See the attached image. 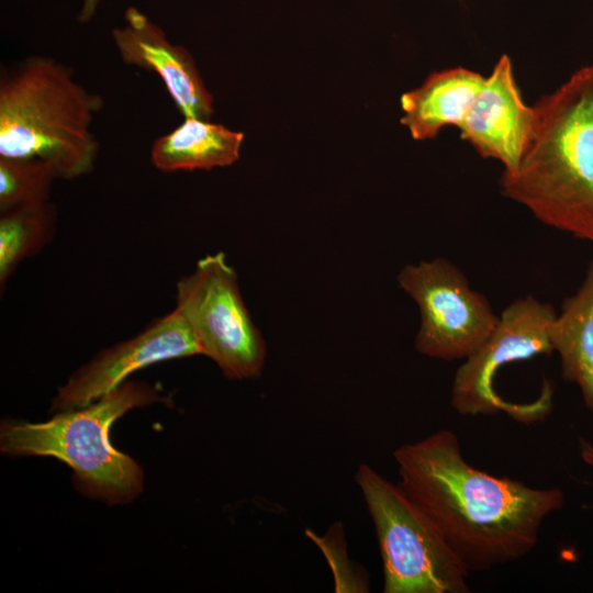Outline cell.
I'll list each match as a JSON object with an SVG mask.
<instances>
[{
  "instance_id": "obj_7",
  "label": "cell",
  "mask_w": 593,
  "mask_h": 593,
  "mask_svg": "<svg viewBox=\"0 0 593 593\" xmlns=\"http://www.w3.org/2000/svg\"><path fill=\"white\" fill-rule=\"evenodd\" d=\"M555 307L532 295L506 306L484 343L458 368L451 389V405L461 415H490L504 411L517 419L542 416L550 406V393L533 404H513L493 388L499 369L553 351L548 327L556 317Z\"/></svg>"
},
{
  "instance_id": "obj_13",
  "label": "cell",
  "mask_w": 593,
  "mask_h": 593,
  "mask_svg": "<svg viewBox=\"0 0 593 593\" xmlns=\"http://www.w3.org/2000/svg\"><path fill=\"white\" fill-rule=\"evenodd\" d=\"M243 141V133L224 125L184 118L181 124L154 141L150 161L163 172L225 167L238 159Z\"/></svg>"
},
{
  "instance_id": "obj_14",
  "label": "cell",
  "mask_w": 593,
  "mask_h": 593,
  "mask_svg": "<svg viewBox=\"0 0 593 593\" xmlns=\"http://www.w3.org/2000/svg\"><path fill=\"white\" fill-rule=\"evenodd\" d=\"M553 351L560 356L562 377L581 390L593 412V261L580 289L562 305L548 327Z\"/></svg>"
},
{
  "instance_id": "obj_10",
  "label": "cell",
  "mask_w": 593,
  "mask_h": 593,
  "mask_svg": "<svg viewBox=\"0 0 593 593\" xmlns=\"http://www.w3.org/2000/svg\"><path fill=\"white\" fill-rule=\"evenodd\" d=\"M534 122V108L523 101L512 59L503 54L484 77L458 128L461 139L481 157L495 159L502 163L504 171H513L522 159Z\"/></svg>"
},
{
  "instance_id": "obj_3",
  "label": "cell",
  "mask_w": 593,
  "mask_h": 593,
  "mask_svg": "<svg viewBox=\"0 0 593 593\" xmlns=\"http://www.w3.org/2000/svg\"><path fill=\"white\" fill-rule=\"evenodd\" d=\"M102 98L81 86L66 65L29 56L0 76V157L48 164L57 179L93 170L99 142L92 132Z\"/></svg>"
},
{
  "instance_id": "obj_9",
  "label": "cell",
  "mask_w": 593,
  "mask_h": 593,
  "mask_svg": "<svg viewBox=\"0 0 593 593\" xmlns=\"http://www.w3.org/2000/svg\"><path fill=\"white\" fill-rule=\"evenodd\" d=\"M202 355L183 317L174 310L136 336L99 351L58 388L53 411L86 406L114 390L135 371L157 362Z\"/></svg>"
},
{
  "instance_id": "obj_17",
  "label": "cell",
  "mask_w": 593,
  "mask_h": 593,
  "mask_svg": "<svg viewBox=\"0 0 593 593\" xmlns=\"http://www.w3.org/2000/svg\"><path fill=\"white\" fill-rule=\"evenodd\" d=\"M101 1L102 0H80L78 21L80 23L90 22L94 18Z\"/></svg>"
},
{
  "instance_id": "obj_12",
  "label": "cell",
  "mask_w": 593,
  "mask_h": 593,
  "mask_svg": "<svg viewBox=\"0 0 593 593\" xmlns=\"http://www.w3.org/2000/svg\"><path fill=\"white\" fill-rule=\"evenodd\" d=\"M484 77L465 67L434 71L416 89L401 96L405 125L416 141L435 138L447 125L459 127Z\"/></svg>"
},
{
  "instance_id": "obj_11",
  "label": "cell",
  "mask_w": 593,
  "mask_h": 593,
  "mask_svg": "<svg viewBox=\"0 0 593 593\" xmlns=\"http://www.w3.org/2000/svg\"><path fill=\"white\" fill-rule=\"evenodd\" d=\"M121 60L156 74L183 118L209 120L213 97L190 52L172 44L164 30L136 7H128L124 24L111 32Z\"/></svg>"
},
{
  "instance_id": "obj_8",
  "label": "cell",
  "mask_w": 593,
  "mask_h": 593,
  "mask_svg": "<svg viewBox=\"0 0 593 593\" xmlns=\"http://www.w3.org/2000/svg\"><path fill=\"white\" fill-rule=\"evenodd\" d=\"M398 281L419 309L415 347L422 355L466 359L499 322L488 299L471 289L462 271L447 259L406 265Z\"/></svg>"
},
{
  "instance_id": "obj_16",
  "label": "cell",
  "mask_w": 593,
  "mask_h": 593,
  "mask_svg": "<svg viewBox=\"0 0 593 593\" xmlns=\"http://www.w3.org/2000/svg\"><path fill=\"white\" fill-rule=\"evenodd\" d=\"M55 179L42 160L0 157V213L48 202Z\"/></svg>"
},
{
  "instance_id": "obj_15",
  "label": "cell",
  "mask_w": 593,
  "mask_h": 593,
  "mask_svg": "<svg viewBox=\"0 0 593 593\" xmlns=\"http://www.w3.org/2000/svg\"><path fill=\"white\" fill-rule=\"evenodd\" d=\"M56 213L49 203L0 213V289L16 267L52 238Z\"/></svg>"
},
{
  "instance_id": "obj_2",
  "label": "cell",
  "mask_w": 593,
  "mask_h": 593,
  "mask_svg": "<svg viewBox=\"0 0 593 593\" xmlns=\"http://www.w3.org/2000/svg\"><path fill=\"white\" fill-rule=\"evenodd\" d=\"M535 122L502 193L541 223L593 244V63L533 107Z\"/></svg>"
},
{
  "instance_id": "obj_1",
  "label": "cell",
  "mask_w": 593,
  "mask_h": 593,
  "mask_svg": "<svg viewBox=\"0 0 593 593\" xmlns=\"http://www.w3.org/2000/svg\"><path fill=\"white\" fill-rule=\"evenodd\" d=\"M393 458L398 484L469 572L525 557L545 518L564 503L560 489H535L470 465L449 429L402 445Z\"/></svg>"
},
{
  "instance_id": "obj_18",
  "label": "cell",
  "mask_w": 593,
  "mask_h": 593,
  "mask_svg": "<svg viewBox=\"0 0 593 593\" xmlns=\"http://www.w3.org/2000/svg\"><path fill=\"white\" fill-rule=\"evenodd\" d=\"M579 447H580L581 459L586 465L593 467V444L588 440L580 439Z\"/></svg>"
},
{
  "instance_id": "obj_6",
  "label": "cell",
  "mask_w": 593,
  "mask_h": 593,
  "mask_svg": "<svg viewBox=\"0 0 593 593\" xmlns=\"http://www.w3.org/2000/svg\"><path fill=\"white\" fill-rule=\"evenodd\" d=\"M175 310L191 328L202 355L226 378L254 379L261 373L266 344L223 253L204 256L177 281Z\"/></svg>"
},
{
  "instance_id": "obj_4",
  "label": "cell",
  "mask_w": 593,
  "mask_h": 593,
  "mask_svg": "<svg viewBox=\"0 0 593 593\" xmlns=\"http://www.w3.org/2000/svg\"><path fill=\"white\" fill-rule=\"evenodd\" d=\"M161 401L154 387L125 381L97 401L60 411L46 422L4 419L0 450L9 457L57 458L72 469L75 486L85 495L112 505L128 503L142 493L144 472L111 444L110 429L130 410Z\"/></svg>"
},
{
  "instance_id": "obj_5",
  "label": "cell",
  "mask_w": 593,
  "mask_h": 593,
  "mask_svg": "<svg viewBox=\"0 0 593 593\" xmlns=\"http://www.w3.org/2000/svg\"><path fill=\"white\" fill-rule=\"evenodd\" d=\"M356 483L374 525L384 593H467L469 571L425 513L368 465Z\"/></svg>"
}]
</instances>
